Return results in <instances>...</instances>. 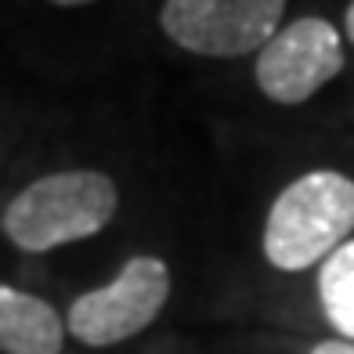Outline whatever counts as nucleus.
Wrapping results in <instances>:
<instances>
[{"mask_svg":"<svg viewBox=\"0 0 354 354\" xmlns=\"http://www.w3.org/2000/svg\"><path fill=\"white\" fill-rule=\"evenodd\" d=\"M120 192L102 170H58L26 185L4 210V235L26 253L98 235L116 217Z\"/></svg>","mask_w":354,"mask_h":354,"instance_id":"obj_1","label":"nucleus"},{"mask_svg":"<svg viewBox=\"0 0 354 354\" xmlns=\"http://www.w3.org/2000/svg\"><path fill=\"white\" fill-rule=\"evenodd\" d=\"M354 232V181L340 170H311L279 192L264 224V257L279 271L322 264Z\"/></svg>","mask_w":354,"mask_h":354,"instance_id":"obj_2","label":"nucleus"},{"mask_svg":"<svg viewBox=\"0 0 354 354\" xmlns=\"http://www.w3.org/2000/svg\"><path fill=\"white\" fill-rule=\"evenodd\" d=\"M170 300V268L159 257H131L109 286L87 289L69 304L66 333L84 347H116L145 333Z\"/></svg>","mask_w":354,"mask_h":354,"instance_id":"obj_3","label":"nucleus"},{"mask_svg":"<svg viewBox=\"0 0 354 354\" xmlns=\"http://www.w3.org/2000/svg\"><path fill=\"white\" fill-rule=\"evenodd\" d=\"M286 0H163L159 29L203 58L253 55L282 29Z\"/></svg>","mask_w":354,"mask_h":354,"instance_id":"obj_4","label":"nucleus"},{"mask_svg":"<svg viewBox=\"0 0 354 354\" xmlns=\"http://www.w3.org/2000/svg\"><path fill=\"white\" fill-rule=\"evenodd\" d=\"M344 40L333 22L304 15L282 26L253 62V80L275 105H304L344 73Z\"/></svg>","mask_w":354,"mask_h":354,"instance_id":"obj_5","label":"nucleus"},{"mask_svg":"<svg viewBox=\"0 0 354 354\" xmlns=\"http://www.w3.org/2000/svg\"><path fill=\"white\" fill-rule=\"evenodd\" d=\"M66 322L47 300L0 282V354H62Z\"/></svg>","mask_w":354,"mask_h":354,"instance_id":"obj_6","label":"nucleus"},{"mask_svg":"<svg viewBox=\"0 0 354 354\" xmlns=\"http://www.w3.org/2000/svg\"><path fill=\"white\" fill-rule=\"evenodd\" d=\"M318 297H322V311H326L329 326L354 340V239L340 250H333L318 268Z\"/></svg>","mask_w":354,"mask_h":354,"instance_id":"obj_7","label":"nucleus"},{"mask_svg":"<svg viewBox=\"0 0 354 354\" xmlns=\"http://www.w3.org/2000/svg\"><path fill=\"white\" fill-rule=\"evenodd\" d=\"M308 354H354V344L351 340H322Z\"/></svg>","mask_w":354,"mask_h":354,"instance_id":"obj_8","label":"nucleus"},{"mask_svg":"<svg viewBox=\"0 0 354 354\" xmlns=\"http://www.w3.org/2000/svg\"><path fill=\"white\" fill-rule=\"evenodd\" d=\"M344 33H347V40L354 44V0H351V8H347V15H344Z\"/></svg>","mask_w":354,"mask_h":354,"instance_id":"obj_9","label":"nucleus"},{"mask_svg":"<svg viewBox=\"0 0 354 354\" xmlns=\"http://www.w3.org/2000/svg\"><path fill=\"white\" fill-rule=\"evenodd\" d=\"M58 8H84V4H94V0H51Z\"/></svg>","mask_w":354,"mask_h":354,"instance_id":"obj_10","label":"nucleus"}]
</instances>
